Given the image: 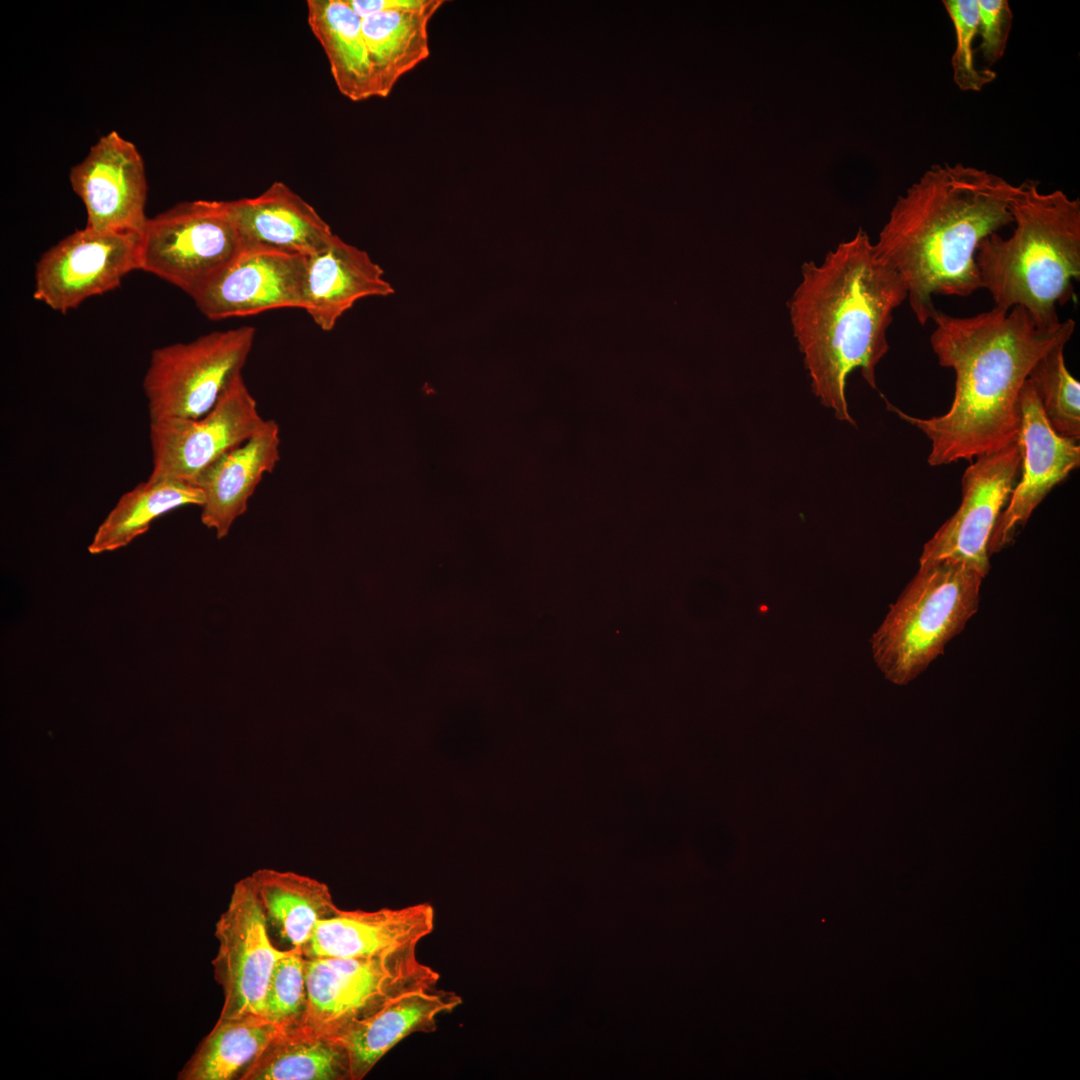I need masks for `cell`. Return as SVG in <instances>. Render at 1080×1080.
I'll list each match as a JSON object with an SVG mask.
<instances>
[{
	"label": "cell",
	"instance_id": "cell-1",
	"mask_svg": "<svg viewBox=\"0 0 1080 1080\" xmlns=\"http://www.w3.org/2000/svg\"><path fill=\"white\" fill-rule=\"evenodd\" d=\"M930 344L943 367L955 373L947 413L931 418L890 410L921 430L931 442L928 463L941 466L999 451L1018 439L1019 396L1037 363L1053 347L1070 340L1075 322L1052 328L1036 324L1020 306L955 317L937 309Z\"/></svg>",
	"mask_w": 1080,
	"mask_h": 1080
},
{
	"label": "cell",
	"instance_id": "cell-2",
	"mask_svg": "<svg viewBox=\"0 0 1080 1080\" xmlns=\"http://www.w3.org/2000/svg\"><path fill=\"white\" fill-rule=\"evenodd\" d=\"M1020 185L984 169L934 164L895 202L874 244L902 278L921 325L937 308V295L966 297L981 288L980 243L1013 222Z\"/></svg>",
	"mask_w": 1080,
	"mask_h": 1080
},
{
	"label": "cell",
	"instance_id": "cell-3",
	"mask_svg": "<svg viewBox=\"0 0 1080 1080\" xmlns=\"http://www.w3.org/2000/svg\"><path fill=\"white\" fill-rule=\"evenodd\" d=\"M801 277L789 314L812 391L838 420L855 425L846 401L847 377L860 369L877 389L876 367L889 350L893 311L907 300L905 283L862 228L820 264L803 263Z\"/></svg>",
	"mask_w": 1080,
	"mask_h": 1080
},
{
	"label": "cell",
	"instance_id": "cell-4",
	"mask_svg": "<svg viewBox=\"0 0 1080 1080\" xmlns=\"http://www.w3.org/2000/svg\"><path fill=\"white\" fill-rule=\"evenodd\" d=\"M1011 213L1013 234L994 233L977 250L981 288L994 306H1020L1038 326L1056 327L1057 307L1071 299L1080 278V200L1062 190L1042 193L1037 181L1026 180Z\"/></svg>",
	"mask_w": 1080,
	"mask_h": 1080
},
{
	"label": "cell",
	"instance_id": "cell-5",
	"mask_svg": "<svg viewBox=\"0 0 1080 1080\" xmlns=\"http://www.w3.org/2000/svg\"><path fill=\"white\" fill-rule=\"evenodd\" d=\"M983 578L962 562L919 564L870 640L887 680L905 685L943 654L977 612Z\"/></svg>",
	"mask_w": 1080,
	"mask_h": 1080
},
{
	"label": "cell",
	"instance_id": "cell-6",
	"mask_svg": "<svg viewBox=\"0 0 1080 1080\" xmlns=\"http://www.w3.org/2000/svg\"><path fill=\"white\" fill-rule=\"evenodd\" d=\"M416 948L370 958L305 957V1024L335 1036L394 997L437 988L439 973L418 960Z\"/></svg>",
	"mask_w": 1080,
	"mask_h": 1080
},
{
	"label": "cell",
	"instance_id": "cell-7",
	"mask_svg": "<svg viewBox=\"0 0 1080 1080\" xmlns=\"http://www.w3.org/2000/svg\"><path fill=\"white\" fill-rule=\"evenodd\" d=\"M255 335L254 327L241 326L154 349L143 380L150 421L208 413L242 374Z\"/></svg>",
	"mask_w": 1080,
	"mask_h": 1080
},
{
	"label": "cell",
	"instance_id": "cell-8",
	"mask_svg": "<svg viewBox=\"0 0 1080 1080\" xmlns=\"http://www.w3.org/2000/svg\"><path fill=\"white\" fill-rule=\"evenodd\" d=\"M243 248L227 201L195 200L148 218L139 270L193 296Z\"/></svg>",
	"mask_w": 1080,
	"mask_h": 1080
},
{
	"label": "cell",
	"instance_id": "cell-9",
	"mask_svg": "<svg viewBox=\"0 0 1080 1080\" xmlns=\"http://www.w3.org/2000/svg\"><path fill=\"white\" fill-rule=\"evenodd\" d=\"M267 924L255 886L247 876L234 885L228 907L215 924L218 950L212 966L224 994L218 1020L264 1017L272 971L290 951L272 944Z\"/></svg>",
	"mask_w": 1080,
	"mask_h": 1080
},
{
	"label": "cell",
	"instance_id": "cell-10",
	"mask_svg": "<svg viewBox=\"0 0 1080 1080\" xmlns=\"http://www.w3.org/2000/svg\"><path fill=\"white\" fill-rule=\"evenodd\" d=\"M265 421L239 374L204 416L150 421L152 471L148 478L193 484L204 469L248 440Z\"/></svg>",
	"mask_w": 1080,
	"mask_h": 1080
},
{
	"label": "cell",
	"instance_id": "cell-11",
	"mask_svg": "<svg viewBox=\"0 0 1080 1080\" xmlns=\"http://www.w3.org/2000/svg\"><path fill=\"white\" fill-rule=\"evenodd\" d=\"M141 232L84 227L42 254L35 268L33 297L67 313L86 299L118 287L140 267Z\"/></svg>",
	"mask_w": 1080,
	"mask_h": 1080
},
{
	"label": "cell",
	"instance_id": "cell-12",
	"mask_svg": "<svg viewBox=\"0 0 1080 1080\" xmlns=\"http://www.w3.org/2000/svg\"><path fill=\"white\" fill-rule=\"evenodd\" d=\"M976 458L963 474L959 508L924 544L920 564L957 561L987 575L989 541L1016 485L1022 455L1016 441Z\"/></svg>",
	"mask_w": 1080,
	"mask_h": 1080
},
{
	"label": "cell",
	"instance_id": "cell-13",
	"mask_svg": "<svg viewBox=\"0 0 1080 1080\" xmlns=\"http://www.w3.org/2000/svg\"><path fill=\"white\" fill-rule=\"evenodd\" d=\"M307 255L264 247L240 252L191 298L211 320L305 308Z\"/></svg>",
	"mask_w": 1080,
	"mask_h": 1080
},
{
	"label": "cell",
	"instance_id": "cell-14",
	"mask_svg": "<svg viewBox=\"0 0 1080 1080\" xmlns=\"http://www.w3.org/2000/svg\"><path fill=\"white\" fill-rule=\"evenodd\" d=\"M82 200L86 227L100 231L140 233L145 215L147 181L143 159L130 141L116 131L102 136L69 173Z\"/></svg>",
	"mask_w": 1080,
	"mask_h": 1080
},
{
	"label": "cell",
	"instance_id": "cell-15",
	"mask_svg": "<svg viewBox=\"0 0 1080 1080\" xmlns=\"http://www.w3.org/2000/svg\"><path fill=\"white\" fill-rule=\"evenodd\" d=\"M1020 446L1022 476L1000 514L988 545L989 555L1013 541L1035 508L1055 485L1080 465V447L1049 424L1040 401L1027 380L1020 392Z\"/></svg>",
	"mask_w": 1080,
	"mask_h": 1080
},
{
	"label": "cell",
	"instance_id": "cell-16",
	"mask_svg": "<svg viewBox=\"0 0 1080 1080\" xmlns=\"http://www.w3.org/2000/svg\"><path fill=\"white\" fill-rule=\"evenodd\" d=\"M434 928L428 904L377 911L341 910L321 921L303 955L308 958H370L418 945Z\"/></svg>",
	"mask_w": 1080,
	"mask_h": 1080
},
{
	"label": "cell",
	"instance_id": "cell-17",
	"mask_svg": "<svg viewBox=\"0 0 1080 1080\" xmlns=\"http://www.w3.org/2000/svg\"><path fill=\"white\" fill-rule=\"evenodd\" d=\"M280 428L273 419L241 445L204 469L193 484L203 493L201 521L218 539L247 511L248 501L263 476L280 461Z\"/></svg>",
	"mask_w": 1080,
	"mask_h": 1080
},
{
	"label": "cell",
	"instance_id": "cell-18",
	"mask_svg": "<svg viewBox=\"0 0 1080 1080\" xmlns=\"http://www.w3.org/2000/svg\"><path fill=\"white\" fill-rule=\"evenodd\" d=\"M394 292L380 265L338 235L307 255L304 311L323 331H331L360 299Z\"/></svg>",
	"mask_w": 1080,
	"mask_h": 1080
},
{
	"label": "cell",
	"instance_id": "cell-19",
	"mask_svg": "<svg viewBox=\"0 0 1080 1080\" xmlns=\"http://www.w3.org/2000/svg\"><path fill=\"white\" fill-rule=\"evenodd\" d=\"M243 247L264 246L309 255L336 235L299 194L281 181L254 197L227 201Z\"/></svg>",
	"mask_w": 1080,
	"mask_h": 1080
},
{
	"label": "cell",
	"instance_id": "cell-20",
	"mask_svg": "<svg viewBox=\"0 0 1080 1080\" xmlns=\"http://www.w3.org/2000/svg\"><path fill=\"white\" fill-rule=\"evenodd\" d=\"M462 1003L455 992L438 988L403 993L378 1010L358 1020L337 1035L345 1046L351 1066V1080L363 1079L396 1044L413 1033L436 1030L440 1014Z\"/></svg>",
	"mask_w": 1080,
	"mask_h": 1080
},
{
	"label": "cell",
	"instance_id": "cell-21",
	"mask_svg": "<svg viewBox=\"0 0 1080 1080\" xmlns=\"http://www.w3.org/2000/svg\"><path fill=\"white\" fill-rule=\"evenodd\" d=\"M307 21L320 43L338 91L353 102L376 97L362 18L347 0H308Z\"/></svg>",
	"mask_w": 1080,
	"mask_h": 1080
},
{
	"label": "cell",
	"instance_id": "cell-22",
	"mask_svg": "<svg viewBox=\"0 0 1080 1080\" xmlns=\"http://www.w3.org/2000/svg\"><path fill=\"white\" fill-rule=\"evenodd\" d=\"M444 3L429 0L418 9L379 12L362 18L376 97H388L405 74L429 57L428 24Z\"/></svg>",
	"mask_w": 1080,
	"mask_h": 1080
},
{
	"label": "cell",
	"instance_id": "cell-23",
	"mask_svg": "<svg viewBox=\"0 0 1080 1080\" xmlns=\"http://www.w3.org/2000/svg\"><path fill=\"white\" fill-rule=\"evenodd\" d=\"M240 1080H351L348 1052L334 1035L306 1024L282 1029Z\"/></svg>",
	"mask_w": 1080,
	"mask_h": 1080
},
{
	"label": "cell",
	"instance_id": "cell-24",
	"mask_svg": "<svg viewBox=\"0 0 1080 1080\" xmlns=\"http://www.w3.org/2000/svg\"><path fill=\"white\" fill-rule=\"evenodd\" d=\"M268 921L293 948L309 944L317 925L339 907L326 883L292 871L261 868L250 875Z\"/></svg>",
	"mask_w": 1080,
	"mask_h": 1080
},
{
	"label": "cell",
	"instance_id": "cell-25",
	"mask_svg": "<svg viewBox=\"0 0 1080 1080\" xmlns=\"http://www.w3.org/2000/svg\"><path fill=\"white\" fill-rule=\"evenodd\" d=\"M196 485L174 479H150L124 493L98 526L89 553L96 555L119 550L149 530L163 514L186 505L203 504Z\"/></svg>",
	"mask_w": 1080,
	"mask_h": 1080
},
{
	"label": "cell",
	"instance_id": "cell-26",
	"mask_svg": "<svg viewBox=\"0 0 1080 1080\" xmlns=\"http://www.w3.org/2000/svg\"><path fill=\"white\" fill-rule=\"evenodd\" d=\"M281 1030L268 1019L258 1016L217 1020L177 1078L231 1080L240 1077Z\"/></svg>",
	"mask_w": 1080,
	"mask_h": 1080
},
{
	"label": "cell",
	"instance_id": "cell-27",
	"mask_svg": "<svg viewBox=\"0 0 1080 1080\" xmlns=\"http://www.w3.org/2000/svg\"><path fill=\"white\" fill-rule=\"evenodd\" d=\"M1065 344L1050 349L1032 368L1028 381L1044 414L1056 433L1078 441L1080 438V383L1064 361Z\"/></svg>",
	"mask_w": 1080,
	"mask_h": 1080
},
{
	"label": "cell",
	"instance_id": "cell-28",
	"mask_svg": "<svg viewBox=\"0 0 1080 1080\" xmlns=\"http://www.w3.org/2000/svg\"><path fill=\"white\" fill-rule=\"evenodd\" d=\"M308 1010L305 956L291 947L275 965L264 1001V1018L281 1029L304 1025Z\"/></svg>",
	"mask_w": 1080,
	"mask_h": 1080
},
{
	"label": "cell",
	"instance_id": "cell-29",
	"mask_svg": "<svg viewBox=\"0 0 1080 1080\" xmlns=\"http://www.w3.org/2000/svg\"><path fill=\"white\" fill-rule=\"evenodd\" d=\"M954 27L956 47L951 58L953 81L964 92H979L996 78L990 68L975 63L974 39L978 31L977 0H943Z\"/></svg>",
	"mask_w": 1080,
	"mask_h": 1080
},
{
	"label": "cell",
	"instance_id": "cell-30",
	"mask_svg": "<svg viewBox=\"0 0 1080 1080\" xmlns=\"http://www.w3.org/2000/svg\"><path fill=\"white\" fill-rule=\"evenodd\" d=\"M978 31L983 60L988 65L998 62L1005 53L1013 23V12L1007 0H977Z\"/></svg>",
	"mask_w": 1080,
	"mask_h": 1080
},
{
	"label": "cell",
	"instance_id": "cell-31",
	"mask_svg": "<svg viewBox=\"0 0 1080 1080\" xmlns=\"http://www.w3.org/2000/svg\"><path fill=\"white\" fill-rule=\"evenodd\" d=\"M428 1L429 0H347L351 8L361 18L379 12L418 9L425 6Z\"/></svg>",
	"mask_w": 1080,
	"mask_h": 1080
}]
</instances>
